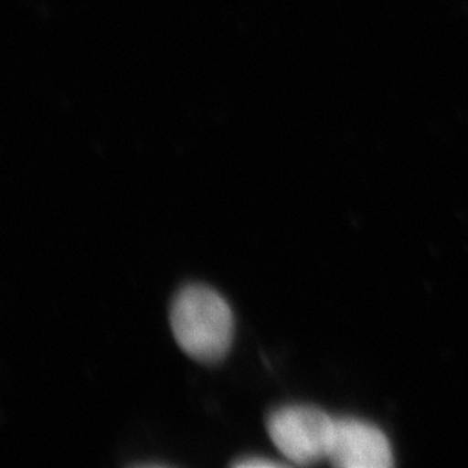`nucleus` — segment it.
<instances>
[{"label": "nucleus", "mask_w": 468, "mask_h": 468, "mask_svg": "<svg viewBox=\"0 0 468 468\" xmlns=\"http://www.w3.org/2000/svg\"><path fill=\"white\" fill-rule=\"evenodd\" d=\"M170 326L177 345L190 358L216 364L232 345L234 314L216 290L188 285L173 299Z\"/></svg>", "instance_id": "f257e3e1"}, {"label": "nucleus", "mask_w": 468, "mask_h": 468, "mask_svg": "<svg viewBox=\"0 0 468 468\" xmlns=\"http://www.w3.org/2000/svg\"><path fill=\"white\" fill-rule=\"evenodd\" d=\"M335 419L308 405H288L265 420L274 446L292 464L311 465L327 460Z\"/></svg>", "instance_id": "f03ea898"}, {"label": "nucleus", "mask_w": 468, "mask_h": 468, "mask_svg": "<svg viewBox=\"0 0 468 468\" xmlns=\"http://www.w3.org/2000/svg\"><path fill=\"white\" fill-rule=\"evenodd\" d=\"M327 460L343 468H385L393 452L382 431L356 419H335Z\"/></svg>", "instance_id": "7ed1b4c3"}, {"label": "nucleus", "mask_w": 468, "mask_h": 468, "mask_svg": "<svg viewBox=\"0 0 468 468\" xmlns=\"http://www.w3.org/2000/svg\"><path fill=\"white\" fill-rule=\"evenodd\" d=\"M235 467L239 468H260V467H278V465H282L278 461L267 460V458H262V456H249V458H244V460H239L237 463H234Z\"/></svg>", "instance_id": "20e7f679"}]
</instances>
